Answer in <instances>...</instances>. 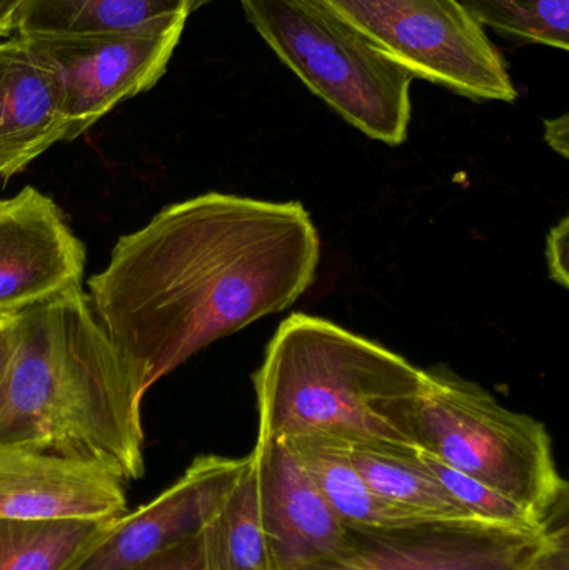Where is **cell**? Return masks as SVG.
Segmentation results:
<instances>
[{"instance_id":"cell-9","label":"cell","mask_w":569,"mask_h":570,"mask_svg":"<svg viewBox=\"0 0 569 570\" xmlns=\"http://www.w3.org/2000/svg\"><path fill=\"white\" fill-rule=\"evenodd\" d=\"M86 263V246L49 196L26 186L0 199V315L82 287Z\"/></svg>"},{"instance_id":"cell-20","label":"cell","mask_w":569,"mask_h":570,"mask_svg":"<svg viewBox=\"0 0 569 570\" xmlns=\"http://www.w3.org/2000/svg\"><path fill=\"white\" fill-rule=\"evenodd\" d=\"M420 459L426 465L428 471L471 512V515L481 519V521L514 529H540L551 524L560 515L567 514V512H563L553 521H543L530 509L523 508L518 502L498 494L488 485L454 471L450 465L434 459L433 455L420 451Z\"/></svg>"},{"instance_id":"cell-19","label":"cell","mask_w":569,"mask_h":570,"mask_svg":"<svg viewBox=\"0 0 569 570\" xmlns=\"http://www.w3.org/2000/svg\"><path fill=\"white\" fill-rule=\"evenodd\" d=\"M470 16L501 36L569 49V0H460Z\"/></svg>"},{"instance_id":"cell-17","label":"cell","mask_w":569,"mask_h":570,"mask_svg":"<svg viewBox=\"0 0 569 570\" xmlns=\"http://www.w3.org/2000/svg\"><path fill=\"white\" fill-rule=\"evenodd\" d=\"M229 494L204 525L207 570H276L261 521L253 454Z\"/></svg>"},{"instance_id":"cell-2","label":"cell","mask_w":569,"mask_h":570,"mask_svg":"<svg viewBox=\"0 0 569 570\" xmlns=\"http://www.w3.org/2000/svg\"><path fill=\"white\" fill-rule=\"evenodd\" d=\"M19 338L0 389V448L144 475V391L82 287L17 315Z\"/></svg>"},{"instance_id":"cell-5","label":"cell","mask_w":569,"mask_h":570,"mask_svg":"<svg viewBox=\"0 0 569 570\" xmlns=\"http://www.w3.org/2000/svg\"><path fill=\"white\" fill-rule=\"evenodd\" d=\"M247 22L304 86L351 126L400 146L414 77L320 0H239Z\"/></svg>"},{"instance_id":"cell-16","label":"cell","mask_w":569,"mask_h":570,"mask_svg":"<svg viewBox=\"0 0 569 570\" xmlns=\"http://www.w3.org/2000/svg\"><path fill=\"white\" fill-rule=\"evenodd\" d=\"M347 451L361 478L383 501L423 519H477L428 471L420 449L347 442Z\"/></svg>"},{"instance_id":"cell-21","label":"cell","mask_w":569,"mask_h":570,"mask_svg":"<svg viewBox=\"0 0 569 570\" xmlns=\"http://www.w3.org/2000/svg\"><path fill=\"white\" fill-rule=\"evenodd\" d=\"M124 570H207L203 534L179 539Z\"/></svg>"},{"instance_id":"cell-3","label":"cell","mask_w":569,"mask_h":570,"mask_svg":"<svg viewBox=\"0 0 569 570\" xmlns=\"http://www.w3.org/2000/svg\"><path fill=\"white\" fill-rule=\"evenodd\" d=\"M253 384L257 438L327 434L416 448L413 429L426 371L327 318H284Z\"/></svg>"},{"instance_id":"cell-15","label":"cell","mask_w":569,"mask_h":570,"mask_svg":"<svg viewBox=\"0 0 569 570\" xmlns=\"http://www.w3.org/2000/svg\"><path fill=\"white\" fill-rule=\"evenodd\" d=\"M279 442L290 448L344 525L383 528L423 519L383 501L366 484L351 461L344 439L304 434Z\"/></svg>"},{"instance_id":"cell-18","label":"cell","mask_w":569,"mask_h":570,"mask_svg":"<svg viewBox=\"0 0 569 570\" xmlns=\"http://www.w3.org/2000/svg\"><path fill=\"white\" fill-rule=\"evenodd\" d=\"M116 521L112 519L23 521V519L0 518V570L69 568Z\"/></svg>"},{"instance_id":"cell-25","label":"cell","mask_w":569,"mask_h":570,"mask_svg":"<svg viewBox=\"0 0 569 570\" xmlns=\"http://www.w3.org/2000/svg\"><path fill=\"white\" fill-rule=\"evenodd\" d=\"M543 137L548 146L567 159L569 149V117L568 114L558 119H548L543 122Z\"/></svg>"},{"instance_id":"cell-14","label":"cell","mask_w":569,"mask_h":570,"mask_svg":"<svg viewBox=\"0 0 569 570\" xmlns=\"http://www.w3.org/2000/svg\"><path fill=\"white\" fill-rule=\"evenodd\" d=\"M210 0H22L10 36L86 37L127 32L173 16H190ZM9 36V37H10Z\"/></svg>"},{"instance_id":"cell-24","label":"cell","mask_w":569,"mask_h":570,"mask_svg":"<svg viewBox=\"0 0 569 570\" xmlns=\"http://www.w3.org/2000/svg\"><path fill=\"white\" fill-rule=\"evenodd\" d=\"M530 570H569L568 524L560 529L553 544Z\"/></svg>"},{"instance_id":"cell-6","label":"cell","mask_w":569,"mask_h":570,"mask_svg":"<svg viewBox=\"0 0 569 570\" xmlns=\"http://www.w3.org/2000/svg\"><path fill=\"white\" fill-rule=\"evenodd\" d=\"M414 79L471 100L514 102L507 60L460 0H320Z\"/></svg>"},{"instance_id":"cell-11","label":"cell","mask_w":569,"mask_h":570,"mask_svg":"<svg viewBox=\"0 0 569 570\" xmlns=\"http://www.w3.org/2000/svg\"><path fill=\"white\" fill-rule=\"evenodd\" d=\"M127 512L126 482L110 472L47 452L0 448V518L116 521Z\"/></svg>"},{"instance_id":"cell-22","label":"cell","mask_w":569,"mask_h":570,"mask_svg":"<svg viewBox=\"0 0 569 570\" xmlns=\"http://www.w3.org/2000/svg\"><path fill=\"white\" fill-rule=\"evenodd\" d=\"M569 219L563 217L547 237V264L551 279L563 288L569 285Z\"/></svg>"},{"instance_id":"cell-23","label":"cell","mask_w":569,"mask_h":570,"mask_svg":"<svg viewBox=\"0 0 569 570\" xmlns=\"http://www.w3.org/2000/svg\"><path fill=\"white\" fill-rule=\"evenodd\" d=\"M17 315H0V389H2L7 372H9L10 364H12L17 338H19Z\"/></svg>"},{"instance_id":"cell-12","label":"cell","mask_w":569,"mask_h":570,"mask_svg":"<svg viewBox=\"0 0 569 570\" xmlns=\"http://www.w3.org/2000/svg\"><path fill=\"white\" fill-rule=\"evenodd\" d=\"M251 454L256 464L261 521L276 570H301L333 554L346 525L290 448L257 438Z\"/></svg>"},{"instance_id":"cell-8","label":"cell","mask_w":569,"mask_h":570,"mask_svg":"<svg viewBox=\"0 0 569 570\" xmlns=\"http://www.w3.org/2000/svg\"><path fill=\"white\" fill-rule=\"evenodd\" d=\"M189 16H173L127 32L26 40L56 76L77 139L114 107L153 89L173 59Z\"/></svg>"},{"instance_id":"cell-7","label":"cell","mask_w":569,"mask_h":570,"mask_svg":"<svg viewBox=\"0 0 569 570\" xmlns=\"http://www.w3.org/2000/svg\"><path fill=\"white\" fill-rule=\"evenodd\" d=\"M565 524L567 514L540 529L508 528L481 519L346 525L333 554L301 570H530Z\"/></svg>"},{"instance_id":"cell-1","label":"cell","mask_w":569,"mask_h":570,"mask_svg":"<svg viewBox=\"0 0 569 570\" xmlns=\"http://www.w3.org/2000/svg\"><path fill=\"white\" fill-rule=\"evenodd\" d=\"M320 259L303 204L206 193L120 237L87 295L146 394L213 342L293 307Z\"/></svg>"},{"instance_id":"cell-26","label":"cell","mask_w":569,"mask_h":570,"mask_svg":"<svg viewBox=\"0 0 569 570\" xmlns=\"http://www.w3.org/2000/svg\"><path fill=\"white\" fill-rule=\"evenodd\" d=\"M20 2L22 0H0V39L10 36V20H12L13 12H16Z\"/></svg>"},{"instance_id":"cell-13","label":"cell","mask_w":569,"mask_h":570,"mask_svg":"<svg viewBox=\"0 0 569 570\" xmlns=\"http://www.w3.org/2000/svg\"><path fill=\"white\" fill-rule=\"evenodd\" d=\"M69 136L56 76L20 37L0 40V177L9 179Z\"/></svg>"},{"instance_id":"cell-4","label":"cell","mask_w":569,"mask_h":570,"mask_svg":"<svg viewBox=\"0 0 569 570\" xmlns=\"http://www.w3.org/2000/svg\"><path fill=\"white\" fill-rule=\"evenodd\" d=\"M413 442L543 521L567 512L568 484L543 422L510 411L487 389L453 372L426 371Z\"/></svg>"},{"instance_id":"cell-10","label":"cell","mask_w":569,"mask_h":570,"mask_svg":"<svg viewBox=\"0 0 569 570\" xmlns=\"http://www.w3.org/2000/svg\"><path fill=\"white\" fill-rule=\"evenodd\" d=\"M249 459L199 455L170 488L112 522L63 570H124L179 539L197 534L229 494Z\"/></svg>"}]
</instances>
